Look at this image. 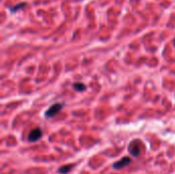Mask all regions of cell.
<instances>
[{
  "label": "cell",
  "mask_w": 175,
  "mask_h": 174,
  "mask_svg": "<svg viewBox=\"0 0 175 174\" xmlns=\"http://www.w3.org/2000/svg\"><path fill=\"white\" fill-rule=\"evenodd\" d=\"M62 109V104L58 102V104H55L50 107L46 112H45V117L46 118H52L57 115V113H60V110Z\"/></svg>",
  "instance_id": "1"
},
{
  "label": "cell",
  "mask_w": 175,
  "mask_h": 174,
  "mask_svg": "<svg viewBox=\"0 0 175 174\" xmlns=\"http://www.w3.org/2000/svg\"><path fill=\"white\" fill-rule=\"evenodd\" d=\"M139 145H140V142L137 140V139H135L134 141H132V142L129 145V152L131 153L132 156L137 157L138 155H139V153H140Z\"/></svg>",
  "instance_id": "2"
},
{
  "label": "cell",
  "mask_w": 175,
  "mask_h": 174,
  "mask_svg": "<svg viewBox=\"0 0 175 174\" xmlns=\"http://www.w3.org/2000/svg\"><path fill=\"white\" fill-rule=\"evenodd\" d=\"M41 136H42V131H41V129L40 128H35V129H33L29 133L28 138H29L30 141H37Z\"/></svg>",
  "instance_id": "3"
},
{
  "label": "cell",
  "mask_w": 175,
  "mask_h": 174,
  "mask_svg": "<svg viewBox=\"0 0 175 174\" xmlns=\"http://www.w3.org/2000/svg\"><path fill=\"white\" fill-rule=\"evenodd\" d=\"M130 162H131V159L129 158V157H124L123 159L119 160L118 162L114 163L113 167H114V169H121V168H123V167L126 166V165H128Z\"/></svg>",
  "instance_id": "4"
},
{
  "label": "cell",
  "mask_w": 175,
  "mask_h": 174,
  "mask_svg": "<svg viewBox=\"0 0 175 174\" xmlns=\"http://www.w3.org/2000/svg\"><path fill=\"white\" fill-rule=\"evenodd\" d=\"M73 167H74V165H73V164H69V165H66V166H62V167H60V168L58 169V172L62 173V174L69 173L71 170H72Z\"/></svg>",
  "instance_id": "5"
},
{
  "label": "cell",
  "mask_w": 175,
  "mask_h": 174,
  "mask_svg": "<svg viewBox=\"0 0 175 174\" xmlns=\"http://www.w3.org/2000/svg\"><path fill=\"white\" fill-rule=\"evenodd\" d=\"M74 88L77 90V91H82V90L86 89V85L81 82H78V83H75L74 84Z\"/></svg>",
  "instance_id": "6"
},
{
  "label": "cell",
  "mask_w": 175,
  "mask_h": 174,
  "mask_svg": "<svg viewBox=\"0 0 175 174\" xmlns=\"http://www.w3.org/2000/svg\"><path fill=\"white\" fill-rule=\"evenodd\" d=\"M26 4L25 3H19V4H18L16 6H14V7H12V8H10V10L11 11H16V10H18V9H19V8H22V7H24Z\"/></svg>",
  "instance_id": "7"
},
{
  "label": "cell",
  "mask_w": 175,
  "mask_h": 174,
  "mask_svg": "<svg viewBox=\"0 0 175 174\" xmlns=\"http://www.w3.org/2000/svg\"><path fill=\"white\" fill-rule=\"evenodd\" d=\"M173 44H174V46H175V39H174V41H173Z\"/></svg>",
  "instance_id": "8"
}]
</instances>
